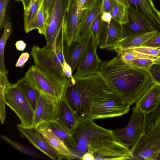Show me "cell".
<instances>
[{"label": "cell", "instance_id": "d6986e66", "mask_svg": "<svg viewBox=\"0 0 160 160\" xmlns=\"http://www.w3.org/2000/svg\"><path fill=\"white\" fill-rule=\"evenodd\" d=\"M102 0L95 5L84 11L78 25L74 42L78 41L90 33V28L93 21L101 12Z\"/></svg>", "mask_w": 160, "mask_h": 160}, {"label": "cell", "instance_id": "7a4b0ae2", "mask_svg": "<svg viewBox=\"0 0 160 160\" xmlns=\"http://www.w3.org/2000/svg\"><path fill=\"white\" fill-rule=\"evenodd\" d=\"M107 88L98 74L68 79L63 96L78 121L90 118L92 105Z\"/></svg>", "mask_w": 160, "mask_h": 160}, {"label": "cell", "instance_id": "7bdbcfd3", "mask_svg": "<svg viewBox=\"0 0 160 160\" xmlns=\"http://www.w3.org/2000/svg\"><path fill=\"white\" fill-rule=\"evenodd\" d=\"M62 69L64 74L66 78L69 79L72 78V69L65 60L62 64Z\"/></svg>", "mask_w": 160, "mask_h": 160}, {"label": "cell", "instance_id": "b9f144b4", "mask_svg": "<svg viewBox=\"0 0 160 160\" xmlns=\"http://www.w3.org/2000/svg\"><path fill=\"white\" fill-rule=\"evenodd\" d=\"M77 7L78 25L84 13V6L85 0H76Z\"/></svg>", "mask_w": 160, "mask_h": 160}, {"label": "cell", "instance_id": "9c48e42d", "mask_svg": "<svg viewBox=\"0 0 160 160\" xmlns=\"http://www.w3.org/2000/svg\"><path fill=\"white\" fill-rule=\"evenodd\" d=\"M130 150V160H156L160 152V128L142 133Z\"/></svg>", "mask_w": 160, "mask_h": 160}, {"label": "cell", "instance_id": "484cf974", "mask_svg": "<svg viewBox=\"0 0 160 160\" xmlns=\"http://www.w3.org/2000/svg\"><path fill=\"white\" fill-rule=\"evenodd\" d=\"M36 128L50 130L62 141L67 147L72 141V135L68 133L55 120L43 122Z\"/></svg>", "mask_w": 160, "mask_h": 160}, {"label": "cell", "instance_id": "cb8c5ba5", "mask_svg": "<svg viewBox=\"0 0 160 160\" xmlns=\"http://www.w3.org/2000/svg\"><path fill=\"white\" fill-rule=\"evenodd\" d=\"M44 136L50 145L58 152L62 159L75 158L66 145L58 137L48 129H37Z\"/></svg>", "mask_w": 160, "mask_h": 160}, {"label": "cell", "instance_id": "f6af8a7d", "mask_svg": "<svg viewBox=\"0 0 160 160\" xmlns=\"http://www.w3.org/2000/svg\"><path fill=\"white\" fill-rule=\"evenodd\" d=\"M101 18L102 22L109 23L112 20V16L110 13L104 12L102 13Z\"/></svg>", "mask_w": 160, "mask_h": 160}, {"label": "cell", "instance_id": "8992f818", "mask_svg": "<svg viewBox=\"0 0 160 160\" xmlns=\"http://www.w3.org/2000/svg\"><path fill=\"white\" fill-rule=\"evenodd\" d=\"M130 107L118 94L107 88L94 102L90 118L93 120L122 116L128 112Z\"/></svg>", "mask_w": 160, "mask_h": 160}, {"label": "cell", "instance_id": "e0dca14e", "mask_svg": "<svg viewBox=\"0 0 160 160\" xmlns=\"http://www.w3.org/2000/svg\"><path fill=\"white\" fill-rule=\"evenodd\" d=\"M62 25L66 51L74 42L78 26L76 0H70Z\"/></svg>", "mask_w": 160, "mask_h": 160}, {"label": "cell", "instance_id": "7c38bea8", "mask_svg": "<svg viewBox=\"0 0 160 160\" xmlns=\"http://www.w3.org/2000/svg\"><path fill=\"white\" fill-rule=\"evenodd\" d=\"M128 9V21L122 25V39L135 35L158 31L141 12L130 6Z\"/></svg>", "mask_w": 160, "mask_h": 160}, {"label": "cell", "instance_id": "5bb4252c", "mask_svg": "<svg viewBox=\"0 0 160 160\" xmlns=\"http://www.w3.org/2000/svg\"><path fill=\"white\" fill-rule=\"evenodd\" d=\"M22 137L26 138L32 145L53 160L62 159L58 152L50 145L43 135L36 128L17 125Z\"/></svg>", "mask_w": 160, "mask_h": 160}, {"label": "cell", "instance_id": "1f68e13d", "mask_svg": "<svg viewBox=\"0 0 160 160\" xmlns=\"http://www.w3.org/2000/svg\"><path fill=\"white\" fill-rule=\"evenodd\" d=\"M125 50L140 55L146 58L156 59L160 56V49L157 48L140 47Z\"/></svg>", "mask_w": 160, "mask_h": 160}, {"label": "cell", "instance_id": "f546056e", "mask_svg": "<svg viewBox=\"0 0 160 160\" xmlns=\"http://www.w3.org/2000/svg\"><path fill=\"white\" fill-rule=\"evenodd\" d=\"M43 0H31L28 8L24 10V29L26 30L37 13Z\"/></svg>", "mask_w": 160, "mask_h": 160}, {"label": "cell", "instance_id": "7402d4cb", "mask_svg": "<svg viewBox=\"0 0 160 160\" xmlns=\"http://www.w3.org/2000/svg\"><path fill=\"white\" fill-rule=\"evenodd\" d=\"M160 101V85L153 82L140 99L136 106L142 114L154 109Z\"/></svg>", "mask_w": 160, "mask_h": 160}, {"label": "cell", "instance_id": "83f0119b", "mask_svg": "<svg viewBox=\"0 0 160 160\" xmlns=\"http://www.w3.org/2000/svg\"><path fill=\"white\" fill-rule=\"evenodd\" d=\"M12 31L11 22L7 19L4 26V32L0 40V72L7 75L8 72L6 69L4 62V50L6 42L10 37Z\"/></svg>", "mask_w": 160, "mask_h": 160}, {"label": "cell", "instance_id": "836d02e7", "mask_svg": "<svg viewBox=\"0 0 160 160\" xmlns=\"http://www.w3.org/2000/svg\"><path fill=\"white\" fill-rule=\"evenodd\" d=\"M102 14V13H100L94 19L92 23L90 30L92 36L98 45L103 22L101 18Z\"/></svg>", "mask_w": 160, "mask_h": 160}, {"label": "cell", "instance_id": "8fae6325", "mask_svg": "<svg viewBox=\"0 0 160 160\" xmlns=\"http://www.w3.org/2000/svg\"><path fill=\"white\" fill-rule=\"evenodd\" d=\"M129 123L125 127L112 130L116 140L128 147H132L142 134L143 115L135 106Z\"/></svg>", "mask_w": 160, "mask_h": 160}, {"label": "cell", "instance_id": "2e32d148", "mask_svg": "<svg viewBox=\"0 0 160 160\" xmlns=\"http://www.w3.org/2000/svg\"><path fill=\"white\" fill-rule=\"evenodd\" d=\"M58 101L51 97L41 92L34 112L32 127L36 128L43 122L55 120Z\"/></svg>", "mask_w": 160, "mask_h": 160}, {"label": "cell", "instance_id": "60d3db41", "mask_svg": "<svg viewBox=\"0 0 160 160\" xmlns=\"http://www.w3.org/2000/svg\"><path fill=\"white\" fill-rule=\"evenodd\" d=\"M29 57V54L27 52L22 53L15 64V66L17 67L22 68L26 62L28 60Z\"/></svg>", "mask_w": 160, "mask_h": 160}, {"label": "cell", "instance_id": "4dcf8cb0", "mask_svg": "<svg viewBox=\"0 0 160 160\" xmlns=\"http://www.w3.org/2000/svg\"><path fill=\"white\" fill-rule=\"evenodd\" d=\"M110 13L112 16V19L122 25L127 23L128 21V8L116 1Z\"/></svg>", "mask_w": 160, "mask_h": 160}, {"label": "cell", "instance_id": "f5cc1de1", "mask_svg": "<svg viewBox=\"0 0 160 160\" xmlns=\"http://www.w3.org/2000/svg\"><path fill=\"white\" fill-rule=\"evenodd\" d=\"M17 1H21V0H14Z\"/></svg>", "mask_w": 160, "mask_h": 160}, {"label": "cell", "instance_id": "8d00e7d4", "mask_svg": "<svg viewBox=\"0 0 160 160\" xmlns=\"http://www.w3.org/2000/svg\"><path fill=\"white\" fill-rule=\"evenodd\" d=\"M148 72L153 82L160 85V64L153 63Z\"/></svg>", "mask_w": 160, "mask_h": 160}, {"label": "cell", "instance_id": "277c9868", "mask_svg": "<svg viewBox=\"0 0 160 160\" xmlns=\"http://www.w3.org/2000/svg\"><path fill=\"white\" fill-rule=\"evenodd\" d=\"M0 90L3 93L6 104L16 114L21 121L18 125L32 127L34 112L28 101L15 83H10L7 75L0 72Z\"/></svg>", "mask_w": 160, "mask_h": 160}, {"label": "cell", "instance_id": "ba28073f", "mask_svg": "<svg viewBox=\"0 0 160 160\" xmlns=\"http://www.w3.org/2000/svg\"><path fill=\"white\" fill-rule=\"evenodd\" d=\"M25 76L41 92L58 101L63 97L67 81L44 72L35 65L29 68Z\"/></svg>", "mask_w": 160, "mask_h": 160}, {"label": "cell", "instance_id": "816d5d0a", "mask_svg": "<svg viewBox=\"0 0 160 160\" xmlns=\"http://www.w3.org/2000/svg\"><path fill=\"white\" fill-rule=\"evenodd\" d=\"M160 160V152L158 154L156 159V160Z\"/></svg>", "mask_w": 160, "mask_h": 160}, {"label": "cell", "instance_id": "6da1fadb", "mask_svg": "<svg viewBox=\"0 0 160 160\" xmlns=\"http://www.w3.org/2000/svg\"><path fill=\"white\" fill-rule=\"evenodd\" d=\"M98 74L108 89L130 106L136 103L154 82L147 71L128 65L118 55L102 61Z\"/></svg>", "mask_w": 160, "mask_h": 160}, {"label": "cell", "instance_id": "9a60e30c", "mask_svg": "<svg viewBox=\"0 0 160 160\" xmlns=\"http://www.w3.org/2000/svg\"><path fill=\"white\" fill-rule=\"evenodd\" d=\"M122 35V25L112 19L109 23L103 22L98 46L101 49L114 51Z\"/></svg>", "mask_w": 160, "mask_h": 160}, {"label": "cell", "instance_id": "603a6c76", "mask_svg": "<svg viewBox=\"0 0 160 160\" xmlns=\"http://www.w3.org/2000/svg\"><path fill=\"white\" fill-rule=\"evenodd\" d=\"M15 84L26 97L35 112L41 92L25 76L18 80Z\"/></svg>", "mask_w": 160, "mask_h": 160}, {"label": "cell", "instance_id": "74e56055", "mask_svg": "<svg viewBox=\"0 0 160 160\" xmlns=\"http://www.w3.org/2000/svg\"><path fill=\"white\" fill-rule=\"evenodd\" d=\"M9 0H0V30L6 23V10Z\"/></svg>", "mask_w": 160, "mask_h": 160}, {"label": "cell", "instance_id": "e575fe53", "mask_svg": "<svg viewBox=\"0 0 160 160\" xmlns=\"http://www.w3.org/2000/svg\"><path fill=\"white\" fill-rule=\"evenodd\" d=\"M1 138L6 141L15 148L21 152L32 156L36 157L37 156L35 153L32 151L28 149L25 147V146L20 144L11 140L6 136L2 135Z\"/></svg>", "mask_w": 160, "mask_h": 160}, {"label": "cell", "instance_id": "bcb514c9", "mask_svg": "<svg viewBox=\"0 0 160 160\" xmlns=\"http://www.w3.org/2000/svg\"><path fill=\"white\" fill-rule=\"evenodd\" d=\"M16 49L19 51H23L25 48L26 44L23 40L17 41L15 44Z\"/></svg>", "mask_w": 160, "mask_h": 160}, {"label": "cell", "instance_id": "ab89813d", "mask_svg": "<svg viewBox=\"0 0 160 160\" xmlns=\"http://www.w3.org/2000/svg\"><path fill=\"white\" fill-rule=\"evenodd\" d=\"M115 0H102L101 12L111 13L114 4Z\"/></svg>", "mask_w": 160, "mask_h": 160}, {"label": "cell", "instance_id": "f35d334b", "mask_svg": "<svg viewBox=\"0 0 160 160\" xmlns=\"http://www.w3.org/2000/svg\"><path fill=\"white\" fill-rule=\"evenodd\" d=\"M141 47L160 49V33L156 34L152 37Z\"/></svg>", "mask_w": 160, "mask_h": 160}, {"label": "cell", "instance_id": "681fc988", "mask_svg": "<svg viewBox=\"0 0 160 160\" xmlns=\"http://www.w3.org/2000/svg\"><path fill=\"white\" fill-rule=\"evenodd\" d=\"M31 0H21L24 10L27 9L28 7Z\"/></svg>", "mask_w": 160, "mask_h": 160}, {"label": "cell", "instance_id": "d6a6232c", "mask_svg": "<svg viewBox=\"0 0 160 160\" xmlns=\"http://www.w3.org/2000/svg\"><path fill=\"white\" fill-rule=\"evenodd\" d=\"M155 59L141 58L134 60L127 63L134 68L148 71L151 66L154 63Z\"/></svg>", "mask_w": 160, "mask_h": 160}, {"label": "cell", "instance_id": "7dc6e473", "mask_svg": "<svg viewBox=\"0 0 160 160\" xmlns=\"http://www.w3.org/2000/svg\"><path fill=\"white\" fill-rule=\"evenodd\" d=\"M81 160H93L94 158L93 156L88 152L85 153L82 158Z\"/></svg>", "mask_w": 160, "mask_h": 160}, {"label": "cell", "instance_id": "f1b7e54d", "mask_svg": "<svg viewBox=\"0 0 160 160\" xmlns=\"http://www.w3.org/2000/svg\"><path fill=\"white\" fill-rule=\"evenodd\" d=\"M37 29L38 32L45 36L46 33V23L42 2L37 13L25 32L28 33Z\"/></svg>", "mask_w": 160, "mask_h": 160}, {"label": "cell", "instance_id": "3957f363", "mask_svg": "<svg viewBox=\"0 0 160 160\" xmlns=\"http://www.w3.org/2000/svg\"><path fill=\"white\" fill-rule=\"evenodd\" d=\"M66 45L62 27L61 36L54 50L40 48L34 45L31 52L34 65L42 70L58 78L67 81L62 69L65 60Z\"/></svg>", "mask_w": 160, "mask_h": 160}, {"label": "cell", "instance_id": "c3c4849f", "mask_svg": "<svg viewBox=\"0 0 160 160\" xmlns=\"http://www.w3.org/2000/svg\"><path fill=\"white\" fill-rule=\"evenodd\" d=\"M117 2L128 8L130 5L128 3V0H115Z\"/></svg>", "mask_w": 160, "mask_h": 160}, {"label": "cell", "instance_id": "30bf717a", "mask_svg": "<svg viewBox=\"0 0 160 160\" xmlns=\"http://www.w3.org/2000/svg\"><path fill=\"white\" fill-rule=\"evenodd\" d=\"M70 0H56L49 22L46 26L45 37V49L54 50L58 44L62 32L63 20Z\"/></svg>", "mask_w": 160, "mask_h": 160}, {"label": "cell", "instance_id": "d590c367", "mask_svg": "<svg viewBox=\"0 0 160 160\" xmlns=\"http://www.w3.org/2000/svg\"><path fill=\"white\" fill-rule=\"evenodd\" d=\"M56 0H43L44 14L46 23V27L49 20Z\"/></svg>", "mask_w": 160, "mask_h": 160}, {"label": "cell", "instance_id": "d4e9b609", "mask_svg": "<svg viewBox=\"0 0 160 160\" xmlns=\"http://www.w3.org/2000/svg\"><path fill=\"white\" fill-rule=\"evenodd\" d=\"M157 31L131 36L122 39L114 50L118 51L141 47L147 41L156 34Z\"/></svg>", "mask_w": 160, "mask_h": 160}, {"label": "cell", "instance_id": "4316f807", "mask_svg": "<svg viewBox=\"0 0 160 160\" xmlns=\"http://www.w3.org/2000/svg\"><path fill=\"white\" fill-rule=\"evenodd\" d=\"M143 115L142 133L160 128V101L154 109L149 112L143 114Z\"/></svg>", "mask_w": 160, "mask_h": 160}, {"label": "cell", "instance_id": "5b68a950", "mask_svg": "<svg viewBox=\"0 0 160 160\" xmlns=\"http://www.w3.org/2000/svg\"><path fill=\"white\" fill-rule=\"evenodd\" d=\"M72 136V141L67 147L75 159L81 160L88 152L89 143L94 138H114L112 130L97 125L90 118L79 121Z\"/></svg>", "mask_w": 160, "mask_h": 160}, {"label": "cell", "instance_id": "52a82bcc", "mask_svg": "<svg viewBox=\"0 0 160 160\" xmlns=\"http://www.w3.org/2000/svg\"><path fill=\"white\" fill-rule=\"evenodd\" d=\"M88 148L87 152L93 156L94 160H125L131 158L129 148L114 138H95L89 142Z\"/></svg>", "mask_w": 160, "mask_h": 160}, {"label": "cell", "instance_id": "ac0fdd59", "mask_svg": "<svg viewBox=\"0 0 160 160\" xmlns=\"http://www.w3.org/2000/svg\"><path fill=\"white\" fill-rule=\"evenodd\" d=\"M71 135L78 121L64 96L58 102L55 119Z\"/></svg>", "mask_w": 160, "mask_h": 160}, {"label": "cell", "instance_id": "f907efd6", "mask_svg": "<svg viewBox=\"0 0 160 160\" xmlns=\"http://www.w3.org/2000/svg\"><path fill=\"white\" fill-rule=\"evenodd\" d=\"M160 64V56L156 59H155L154 63Z\"/></svg>", "mask_w": 160, "mask_h": 160}, {"label": "cell", "instance_id": "4fadbf2b", "mask_svg": "<svg viewBox=\"0 0 160 160\" xmlns=\"http://www.w3.org/2000/svg\"><path fill=\"white\" fill-rule=\"evenodd\" d=\"M97 46L92 36L90 43L77 66L74 75L85 77L98 74L102 61L98 55Z\"/></svg>", "mask_w": 160, "mask_h": 160}, {"label": "cell", "instance_id": "44dd1931", "mask_svg": "<svg viewBox=\"0 0 160 160\" xmlns=\"http://www.w3.org/2000/svg\"><path fill=\"white\" fill-rule=\"evenodd\" d=\"M92 38L91 33L81 40L74 42L66 51L65 60L73 73L88 48Z\"/></svg>", "mask_w": 160, "mask_h": 160}, {"label": "cell", "instance_id": "ffe728a7", "mask_svg": "<svg viewBox=\"0 0 160 160\" xmlns=\"http://www.w3.org/2000/svg\"><path fill=\"white\" fill-rule=\"evenodd\" d=\"M130 6L142 13L160 33V11L152 0H128Z\"/></svg>", "mask_w": 160, "mask_h": 160}, {"label": "cell", "instance_id": "ee69618b", "mask_svg": "<svg viewBox=\"0 0 160 160\" xmlns=\"http://www.w3.org/2000/svg\"><path fill=\"white\" fill-rule=\"evenodd\" d=\"M101 0H85L84 11L89 9L95 5Z\"/></svg>", "mask_w": 160, "mask_h": 160}]
</instances>
